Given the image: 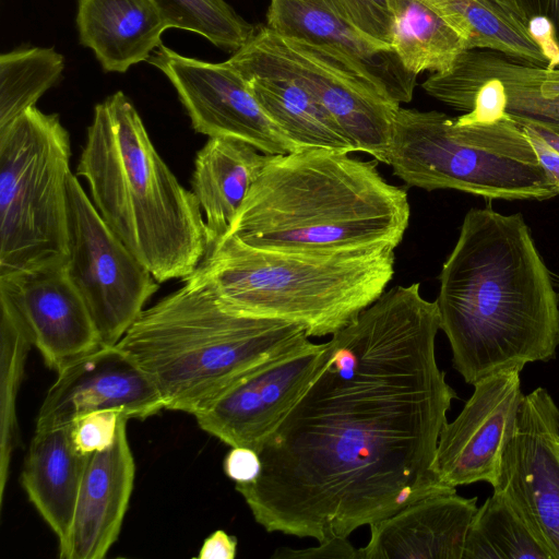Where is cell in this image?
Returning a JSON list of instances; mask_svg holds the SVG:
<instances>
[{
  "label": "cell",
  "mask_w": 559,
  "mask_h": 559,
  "mask_svg": "<svg viewBox=\"0 0 559 559\" xmlns=\"http://www.w3.org/2000/svg\"><path fill=\"white\" fill-rule=\"evenodd\" d=\"M437 301L396 285L325 342L309 384L236 484L255 522L322 542L348 537L428 496L454 492L436 469L456 392L436 359Z\"/></svg>",
  "instance_id": "obj_1"
},
{
  "label": "cell",
  "mask_w": 559,
  "mask_h": 559,
  "mask_svg": "<svg viewBox=\"0 0 559 559\" xmlns=\"http://www.w3.org/2000/svg\"><path fill=\"white\" fill-rule=\"evenodd\" d=\"M439 282L440 330L466 383L555 358L558 297L520 213L471 209Z\"/></svg>",
  "instance_id": "obj_2"
},
{
  "label": "cell",
  "mask_w": 559,
  "mask_h": 559,
  "mask_svg": "<svg viewBox=\"0 0 559 559\" xmlns=\"http://www.w3.org/2000/svg\"><path fill=\"white\" fill-rule=\"evenodd\" d=\"M349 154L302 147L272 155L227 234L295 252L394 250L409 223L407 191L381 176L377 159Z\"/></svg>",
  "instance_id": "obj_3"
},
{
  "label": "cell",
  "mask_w": 559,
  "mask_h": 559,
  "mask_svg": "<svg viewBox=\"0 0 559 559\" xmlns=\"http://www.w3.org/2000/svg\"><path fill=\"white\" fill-rule=\"evenodd\" d=\"M76 175L107 225L159 284L195 271L212 245L200 203L160 157L123 92L94 107Z\"/></svg>",
  "instance_id": "obj_4"
},
{
  "label": "cell",
  "mask_w": 559,
  "mask_h": 559,
  "mask_svg": "<svg viewBox=\"0 0 559 559\" xmlns=\"http://www.w3.org/2000/svg\"><path fill=\"white\" fill-rule=\"evenodd\" d=\"M183 281L116 344L150 377L165 409L195 415L258 366L309 341L297 324L233 312L198 280Z\"/></svg>",
  "instance_id": "obj_5"
},
{
  "label": "cell",
  "mask_w": 559,
  "mask_h": 559,
  "mask_svg": "<svg viewBox=\"0 0 559 559\" xmlns=\"http://www.w3.org/2000/svg\"><path fill=\"white\" fill-rule=\"evenodd\" d=\"M394 261V250L295 252L227 234L189 276L233 312L294 323L318 337L345 328L373 304L393 277Z\"/></svg>",
  "instance_id": "obj_6"
},
{
  "label": "cell",
  "mask_w": 559,
  "mask_h": 559,
  "mask_svg": "<svg viewBox=\"0 0 559 559\" xmlns=\"http://www.w3.org/2000/svg\"><path fill=\"white\" fill-rule=\"evenodd\" d=\"M386 165L407 187L428 191L453 189L502 200L559 194L522 126L507 114L465 122L437 110L400 107Z\"/></svg>",
  "instance_id": "obj_7"
},
{
  "label": "cell",
  "mask_w": 559,
  "mask_h": 559,
  "mask_svg": "<svg viewBox=\"0 0 559 559\" xmlns=\"http://www.w3.org/2000/svg\"><path fill=\"white\" fill-rule=\"evenodd\" d=\"M70 134L28 108L0 128V276L68 260Z\"/></svg>",
  "instance_id": "obj_8"
},
{
  "label": "cell",
  "mask_w": 559,
  "mask_h": 559,
  "mask_svg": "<svg viewBox=\"0 0 559 559\" xmlns=\"http://www.w3.org/2000/svg\"><path fill=\"white\" fill-rule=\"evenodd\" d=\"M227 60L241 75L298 82L326 108L355 152L386 164L401 105L365 67L341 50L263 26Z\"/></svg>",
  "instance_id": "obj_9"
},
{
  "label": "cell",
  "mask_w": 559,
  "mask_h": 559,
  "mask_svg": "<svg viewBox=\"0 0 559 559\" xmlns=\"http://www.w3.org/2000/svg\"><path fill=\"white\" fill-rule=\"evenodd\" d=\"M68 274L102 345H116L159 283L107 225L75 175L68 182Z\"/></svg>",
  "instance_id": "obj_10"
},
{
  "label": "cell",
  "mask_w": 559,
  "mask_h": 559,
  "mask_svg": "<svg viewBox=\"0 0 559 559\" xmlns=\"http://www.w3.org/2000/svg\"><path fill=\"white\" fill-rule=\"evenodd\" d=\"M146 62L173 84L197 132L209 138L238 139L267 155L296 150L228 60L190 58L162 44Z\"/></svg>",
  "instance_id": "obj_11"
},
{
  "label": "cell",
  "mask_w": 559,
  "mask_h": 559,
  "mask_svg": "<svg viewBox=\"0 0 559 559\" xmlns=\"http://www.w3.org/2000/svg\"><path fill=\"white\" fill-rule=\"evenodd\" d=\"M559 407L542 386L524 394L493 490L502 492L535 537L559 559Z\"/></svg>",
  "instance_id": "obj_12"
},
{
  "label": "cell",
  "mask_w": 559,
  "mask_h": 559,
  "mask_svg": "<svg viewBox=\"0 0 559 559\" xmlns=\"http://www.w3.org/2000/svg\"><path fill=\"white\" fill-rule=\"evenodd\" d=\"M325 350L310 341L258 366L193 415L230 447L257 450L305 391Z\"/></svg>",
  "instance_id": "obj_13"
},
{
  "label": "cell",
  "mask_w": 559,
  "mask_h": 559,
  "mask_svg": "<svg viewBox=\"0 0 559 559\" xmlns=\"http://www.w3.org/2000/svg\"><path fill=\"white\" fill-rule=\"evenodd\" d=\"M520 373L511 369L480 379L457 417L444 424L436 455L444 485L495 484L524 395Z\"/></svg>",
  "instance_id": "obj_14"
},
{
  "label": "cell",
  "mask_w": 559,
  "mask_h": 559,
  "mask_svg": "<svg viewBox=\"0 0 559 559\" xmlns=\"http://www.w3.org/2000/svg\"><path fill=\"white\" fill-rule=\"evenodd\" d=\"M0 300L15 313L46 366L56 372L102 345L67 262L0 276Z\"/></svg>",
  "instance_id": "obj_15"
},
{
  "label": "cell",
  "mask_w": 559,
  "mask_h": 559,
  "mask_svg": "<svg viewBox=\"0 0 559 559\" xmlns=\"http://www.w3.org/2000/svg\"><path fill=\"white\" fill-rule=\"evenodd\" d=\"M57 373L39 408L36 429L71 425L98 411L145 419L165 409L153 381L117 345H100Z\"/></svg>",
  "instance_id": "obj_16"
},
{
  "label": "cell",
  "mask_w": 559,
  "mask_h": 559,
  "mask_svg": "<svg viewBox=\"0 0 559 559\" xmlns=\"http://www.w3.org/2000/svg\"><path fill=\"white\" fill-rule=\"evenodd\" d=\"M486 81L498 84L507 115L559 135V69L524 63L488 49H466L444 73H432L425 92L445 105L468 112L475 90Z\"/></svg>",
  "instance_id": "obj_17"
},
{
  "label": "cell",
  "mask_w": 559,
  "mask_h": 559,
  "mask_svg": "<svg viewBox=\"0 0 559 559\" xmlns=\"http://www.w3.org/2000/svg\"><path fill=\"white\" fill-rule=\"evenodd\" d=\"M121 417L114 443L88 455L62 559H103L120 533L131 498L135 464Z\"/></svg>",
  "instance_id": "obj_18"
},
{
  "label": "cell",
  "mask_w": 559,
  "mask_h": 559,
  "mask_svg": "<svg viewBox=\"0 0 559 559\" xmlns=\"http://www.w3.org/2000/svg\"><path fill=\"white\" fill-rule=\"evenodd\" d=\"M477 498L428 496L370 526L360 559H463Z\"/></svg>",
  "instance_id": "obj_19"
},
{
  "label": "cell",
  "mask_w": 559,
  "mask_h": 559,
  "mask_svg": "<svg viewBox=\"0 0 559 559\" xmlns=\"http://www.w3.org/2000/svg\"><path fill=\"white\" fill-rule=\"evenodd\" d=\"M265 26L282 36L336 48L365 67L399 104L413 98L417 75L403 68L391 45L352 26L329 0H271Z\"/></svg>",
  "instance_id": "obj_20"
},
{
  "label": "cell",
  "mask_w": 559,
  "mask_h": 559,
  "mask_svg": "<svg viewBox=\"0 0 559 559\" xmlns=\"http://www.w3.org/2000/svg\"><path fill=\"white\" fill-rule=\"evenodd\" d=\"M76 27L103 70L118 73L147 61L169 28L154 0H78Z\"/></svg>",
  "instance_id": "obj_21"
},
{
  "label": "cell",
  "mask_w": 559,
  "mask_h": 559,
  "mask_svg": "<svg viewBox=\"0 0 559 559\" xmlns=\"http://www.w3.org/2000/svg\"><path fill=\"white\" fill-rule=\"evenodd\" d=\"M87 459L74 444L72 424L35 429L21 483L59 543L70 532Z\"/></svg>",
  "instance_id": "obj_22"
},
{
  "label": "cell",
  "mask_w": 559,
  "mask_h": 559,
  "mask_svg": "<svg viewBox=\"0 0 559 559\" xmlns=\"http://www.w3.org/2000/svg\"><path fill=\"white\" fill-rule=\"evenodd\" d=\"M271 156L233 138H209L198 151L191 191L200 203L212 243L228 233Z\"/></svg>",
  "instance_id": "obj_23"
},
{
  "label": "cell",
  "mask_w": 559,
  "mask_h": 559,
  "mask_svg": "<svg viewBox=\"0 0 559 559\" xmlns=\"http://www.w3.org/2000/svg\"><path fill=\"white\" fill-rule=\"evenodd\" d=\"M463 39L466 49H488L547 68L516 0H423Z\"/></svg>",
  "instance_id": "obj_24"
},
{
  "label": "cell",
  "mask_w": 559,
  "mask_h": 559,
  "mask_svg": "<svg viewBox=\"0 0 559 559\" xmlns=\"http://www.w3.org/2000/svg\"><path fill=\"white\" fill-rule=\"evenodd\" d=\"M262 109L297 148L354 153L338 123L298 82L278 76L242 75Z\"/></svg>",
  "instance_id": "obj_25"
},
{
  "label": "cell",
  "mask_w": 559,
  "mask_h": 559,
  "mask_svg": "<svg viewBox=\"0 0 559 559\" xmlns=\"http://www.w3.org/2000/svg\"><path fill=\"white\" fill-rule=\"evenodd\" d=\"M390 45L414 75L444 73L466 50L456 32L423 0H394Z\"/></svg>",
  "instance_id": "obj_26"
},
{
  "label": "cell",
  "mask_w": 559,
  "mask_h": 559,
  "mask_svg": "<svg viewBox=\"0 0 559 559\" xmlns=\"http://www.w3.org/2000/svg\"><path fill=\"white\" fill-rule=\"evenodd\" d=\"M463 559H552L524 519L500 491L478 507Z\"/></svg>",
  "instance_id": "obj_27"
},
{
  "label": "cell",
  "mask_w": 559,
  "mask_h": 559,
  "mask_svg": "<svg viewBox=\"0 0 559 559\" xmlns=\"http://www.w3.org/2000/svg\"><path fill=\"white\" fill-rule=\"evenodd\" d=\"M63 56L53 48L32 47L0 56V128L35 106L60 79Z\"/></svg>",
  "instance_id": "obj_28"
},
{
  "label": "cell",
  "mask_w": 559,
  "mask_h": 559,
  "mask_svg": "<svg viewBox=\"0 0 559 559\" xmlns=\"http://www.w3.org/2000/svg\"><path fill=\"white\" fill-rule=\"evenodd\" d=\"M0 502L4 498L11 455L16 443V399L31 338L11 308L0 300Z\"/></svg>",
  "instance_id": "obj_29"
},
{
  "label": "cell",
  "mask_w": 559,
  "mask_h": 559,
  "mask_svg": "<svg viewBox=\"0 0 559 559\" xmlns=\"http://www.w3.org/2000/svg\"><path fill=\"white\" fill-rule=\"evenodd\" d=\"M169 28L205 37L214 46L234 53L255 34L257 27L225 0H154Z\"/></svg>",
  "instance_id": "obj_30"
},
{
  "label": "cell",
  "mask_w": 559,
  "mask_h": 559,
  "mask_svg": "<svg viewBox=\"0 0 559 559\" xmlns=\"http://www.w3.org/2000/svg\"><path fill=\"white\" fill-rule=\"evenodd\" d=\"M352 26L390 45L394 0H329Z\"/></svg>",
  "instance_id": "obj_31"
},
{
  "label": "cell",
  "mask_w": 559,
  "mask_h": 559,
  "mask_svg": "<svg viewBox=\"0 0 559 559\" xmlns=\"http://www.w3.org/2000/svg\"><path fill=\"white\" fill-rule=\"evenodd\" d=\"M121 416L115 411H98L85 414L72 423L75 447L90 455L108 449L115 441Z\"/></svg>",
  "instance_id": "obj_32"
},
{
  "label": "cell",
  "mask_w": 559,
  "mask_h": 559,
  "mask_svg": "<svg viewBox=\"0 0 559 559\" xmlns=\"http://www.w3.org/2000/svg\"><path fill=\"white\" fill-rule=\"evenodd\" d=\"M360 559L359 549L355 548L347 537H332L319 542L318 546L305 549L282 547L274 551L272 559Z\"/></svg>",
  "instance_id": "obj_33"
},
{
  "label": "cell",
  "mask_w": 559,
  "mask_h": 559,
  "mask_svg": "<svg viewBox=\"0 0 559 559\" xmlns=\"http://www.w3.org/2000/svg\"><path fill=\"white\" fill-rule=\"evenodd\" d=\"M223 466L225 474L236 484L254 481L262 468L258 452L248 447H231Z\"/></svg>",
  "instance_id": "obj_34"
},
{
  "label": "cell",
  "mask_w": 559,
  "mask_h": 559,
  "mask_svg": "<svg viewBox=\"0 0 559 559\" xmlns=\"http://www.w3.org/2000/svg\"><path fill=\"white\" fill-rule=\"evenodd\" d=\"M528 31L547 59L548 69L559 68V40L552 23L544 16H532Z\"/></svg>",
  "instance_id": "obj_35"
},
{
  "label": "cell",
  "mask_w": 559,
  "mask_h": 559,
  "mask_svg": "<svg viewBox=\"0 0 559 559\" xmlns=\"http://www.w3.org/2000/svg\"><path fill=\"white\" fill-rule=\"evenodd\" d=\"M520 124L535 150L539 164L559 192V151L551 146L532 126Z\"/></svg>",
  "instance_id": "obj_36"
},
{
  "label": "cell",
  "mask_w": 559,
  "mask_h": 559,
  "mask_svg": "<svg viewBox=\"0 0 559 559\" xmlns=\"http://www.w3.org/2000/svg\"><path fill=\"white\" fill-rule=\"evenodd\" d=\"M237 538L223 530L215 531L203 543L199 559H234L237 552Z\"/></svg>",
  "instance_id": "obj_37"
},
{
  "label": "cell",
  "mask_w": 559,
  "mask_h": 559,
  "mask_svg": "<svg viewBox=\"0 0 559 559\" xmlns=\"http://www.w3.org/2000/svg\"><path fill=\"white\" fill-rule=\"evenodd\" d=\"M526 15L547 17L554 25L559 40V0H516Z\"/></svg>",
  "instance_id": "obj_38"
},
{
  "label": "cell",
  "mask_w": 559,
  "mask_h": 559,
  "mask_svg": "<svg viewBox=\"0 0 559 559\" xmlns=\"http://www.w3.org/2000/svg\"><path fill=\"white\" fill-rule=\"evenodd\" d=\"M558 443H559V441H558Z\"/></svg>",
  "instance_id": "obj_39"
}]
</instances>
